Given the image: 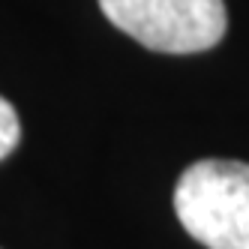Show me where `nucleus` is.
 I'll use <instances>...</instances> for the list:
<instances>
[{
    "instance_id": "f257e3e1",
    "label": "nucleus",
    "mask_w": 249,
    "mask_h": 249,
    "mask_svg": "<svg viewBox=\"0 0 249 249\" xmlns=\"http://www.w3.org/2000/svg\"><path fill=\"white\" fill-rule=\"evenodd\" d=\"M174 213L207 249H249V165L234 159L192 162L174 186Z\"/></svg>"
},
{
    "instance_id": "f03ea898",
    "label": "nucleus",
    "mask_w": 249,
    "mask_h": 249,
    "mask_svg": "<svg viewBox=\"0 0 249 249\" xmlns=\"http://www.w3.org/2000/svg\"><path fill=\"white\" fill-rule=\"evenodd\" d=\"M99 9L126 36L165 54L207 51L228 27L222 0H99Z\"/></svg>"
},
{
    "instance_id": "7ed1b4c3",
    "label": "nucleus",
    "mask_w": 249,
    "mask_h": 249,
    "mask_svg": "<svg viewBox=\"0 0 249 249\" xmlns=\"http://www.w3.org/2000/svg\"><path fill=\"white\" fill-rule=\"evenodd\" d=\"M21 141V120L12 102L0 96V159H6Z\"/></svg>"
}]
</instances>
